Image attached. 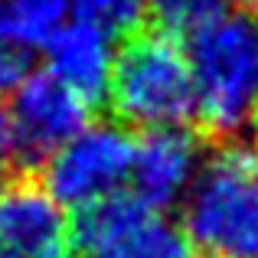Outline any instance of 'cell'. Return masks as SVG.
I'll use <instances>...</instances> for the list:
<instances>
[{
    "label": "cell",
    "instance_id": "6da1fadb",
    "mask_svg": "<svg viewBox=\"0 0 258 258\" xmlns=\"http://www.w3.org/2000/svg\"><path fill=\"white\" fill-rule=\"evenodd\" d=\"M186 36L196 118L213 138L235 141L258 124V23L226 10Z\"/></svg>",
    "mask_w": 258,
    "mask_h": 258
},
{
    "label": "cell",
    "instance_id": "7a4b0ae2",
    "mask_svg": "<svg viewBox=\"0 0 258 258\" xmlns=\"http://www.w3.org/2000/svg\"><path fill=\"white\" fill-rule=\"evenodd\" d=\"M183 229L200 258H258V147L232 141L203 160Z\"/></svg>",
    "mask_w": 258,
    "mask_h": 258
},
{
    "label": "cell",
    "instance_id": "3957f363",
    "mask_svg": "<svg viewBox=\"0 0 258 258\" xmlns=\"http://www.w3.org/2000/svg\"><path fill=\"white\" fill-rule=\"evenodd\" d=\"M114 114L144 131L186 124L196 114V85L189 56L173 33L138 30L118 49L108 85Z\"/></svg>",
    "mask_w": 258,
    "mask_h": 258
},
{
    "label": "cell",
    "instance_id": "277c9868",
    "mask_svg": "<svg viewBox=\"0 0 258 258\" xmlns=\"http://www.w3.org/2000/svg\"><path fill=\"white\" fill-rule=\"evenodd\" d=\"M72 242L88 258H200L186 229L134 193H114L79 209Z\"/></svg>",
    "mask_w": 258,
    "mask_h": 258
},
{
    "label": "cell",
    "instance_id": "5b68a950",
    "mask_svg": "<svg viewBox=\"0 0 258 258\" xmlns=\"http://www.w3.org/2000/svg\"><path fill=\"white\" fill-rule=\"evenodd\" d=\"M134 138L121 124H88L43 164L39 180L66 209H88L131 180Z\"/></svg>",
    "mask_w": 258,
    "mask_h": 258
},
{
    "label": "cell",
    "instance_id": "8992f818",
    "mask_svg": "<svg viewBox=\"0 0 258 258\" xmlns=\"http://www.w3.org/2000/svg\"><path fill=\"white\" fill-rule=\"evenodd\" d=\"M7 114L17 160L26 167H43L59 147L88 127L92 101L43 69L13 88Z\"/></svg>",
    "mask_w": 258,
    "mask_h": 258
},
{
    "label": "cell",
    "instance_id": "52a82bcc",
    "mask_svg": "<svg viewBox=\"0 0 258 258\" xmlns=\"http://www.w3.org/2000/svg\"><path fill=\"white\" fill-rule=\"evenodd\" d=\"M72 226L66 206L43 180H13L0 189V258H43L66 252Z\"/></svg>",
    "mask_w": 258,
    "mask_h": 258
},
{
    "label": "cell",
    "instance_id": "ba28073f",
    "mask_svg": "<svg viewBox=\"0 0 258 258\" xmlns=\"http://www.w3.org/2000/svg\"><path fill=\"white\" fill-rule=\"evenodd\" d=\"M203 167V144L183 124L151 127L134 141V196L151 209H170L186 200Z\"/></svg>",
    "mask_w": 258,
    "mask_h": 258
},
{
    "label": "cell",
    "instance_id": "9c48e42d",
    "mask_svg": "<svg viewBox=\"0 0 258 258\" xmlns=\"http://www.w3.org/2000/svg\"><path fill=\"white\" fill-rule=\"evenodd\" d=\"M43 49H46V72H52L59 82L76 88L92 105L108 98L114 59H118V49H114L108 30L76 17L59 26L46 39Z\"/></svg>",
    "mask_w": 258,
    "mask_h": 258
},
{
    "label": "cell",
    "instance_id": "30bf717a",
    "mask_svg": "<svg viewBox=\"0 0 258 258\" xmlns=\"http://www.w3.org/2000/svg\"><path fill=\"white\" fill-rule=\"evenodd\" d=\"M72 0H0L4 20L33 46H46V39L66 23Z\"/></svg>",
    "mask_w": 258,
    "mask_h": 258
},
{
    "label": "cell",
    "instance_id": "8fae6325",
    "mask_svg": "<svg viewBox=\"0 0 258 258\" xmlns=\"http://www.w3.org/2000/svg\"><path fill=\"white\" fill-rule=\"evenodd\" d=\"M147 10L167 33H193L196 26L222 17L229 0H147Z\"/></svg>",
    "mask_w": 258,
    "mask_h": 258
},
{
    "label": "cell",
    "instance_id": "7c38bea8",
    "mask_svg": "<svg viewBox=\"0 0 258 258\" xmlns=\"http://www.w3.org/2000/svg\"><path fill=\"white\" fill-rule=\"evenodd\" d=\"M72 10L79 20H88L114 36V33H138L147 13V0H72Z\"/></svg>",
    "mask_w": 258,
    "mask_h": 258
},
{
    "label": "cell",
    "instance_id": "4fadbf2b",
    "mask_svg": "<svg viewBox=\"0 0 258 258\" xmlns=\"http://www.w3.org/2000/svg\"><path fill=\"white\" fill-rule=\"evenodd\" d=\"M33 49L0 13V92H13L20 82L33 76Z\"/></svg>",
    "mask_w": 258,
    "mask_h": 258
},
{
    "label": "cell",
    "instance_id": "5bb4252c",
    "mask_svg": "<svg viewBox=\"0 0 258 258\" xmlns=\"http://www.w3.org/2000/svg\"><path fill=\"white\" fill-rule=\"evenodd\" d=\"M13 154V131H10V114L0 108V183L7 176V157Z\"/></svg>",
    "mask_w": 258,
    "mask_h": 258
},
{
    "label": "cell",
    "instance_id": "9a60e30c",
    "mask_svg": "<svg viewBox=\"0 0 258 258\" xmlns=\"http://www.w3.org/2000/svg\"><path fill=\"white\" fill-rule=\"evenodd\" d=\"M43 258H69L66 252H59V255H43Z\"/></svg>",
    "mask_w": 258,
    "mask_h": 258
},
{
    "label": "cell",
    "instance_id": "2e32d148",
    "mask_svg": "<svg viewBox=\"0 0 258 258\" xmlns=\"http://www.w3.org/2000/svg\"><path fill=\"white\" fill-rule=\"evenodd\" d=\"M245 4H248V7H258V0H245Z\"/></svg>",
    "mask_w": 258,
    "mask_h": 258
}]
</instances>
